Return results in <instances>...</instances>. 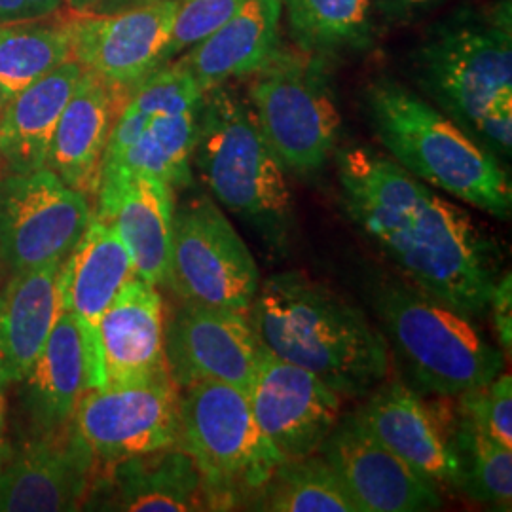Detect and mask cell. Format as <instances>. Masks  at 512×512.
Listing matches in <instances>:
<instances>
[{
    "label": "cell",
    "mask_w": 512,
    "mask_h": 512,
    "mask_svg": "<svg viewBox=\"0 0 512 512\" xmlns=\"http://www.w3.org/2000/svg\"><path fill=\"white\" fill-rule=\"evenodd\" d=\"M336 164L349 219L404 281L469 317L490 310L499 251L471 213L372 148H344Z\"/></svg>",
    "instance_id": "cell-1"
},
{
    "label": "cell",
    "mask_w": 512,
    "mask_h": 512,
    "mask_svg": "<svg viewBox=\"0 0 512 512\" xmlns=\"http://www.w3.org/2000/svg\"><path fill=\"white\" fill-rule=\"evenodd\" d=\"M247 317L262 348L310 370L342 397H366L387 380L384 334L348 298L304 272L260 281Z\"/></svg>",
    "instance_id": "cell-2"
},
{
    "label": "cell",
    "mask_w": 512,
    "mask_h": 512,
    "mask_svg": "<svg viewBox=\"0 0 512 512\" xmlns=\"http://www.w3.org/2000/svg\"><path fill=\"white\" fill-rule=\"evenodd\" d=\"M365 105L370 128L391 160L490 217L511 219L509 173L467 129L389 76L368 84Z\"/></svg>",
    "instance_id": "cell-3"
},
{
    "label": "cell",
    "mask_w": 512,
    "mask_h": 512,
    "mask_svg": "<svg viewBox=\"0 0 512 512\" xmlns=\"http://www.w3.org/2000/svg\"><path fill=\"white\" fill-rule=\"evenodd\" d=\"M194 164L211 198L255 230L275 255L293 245L285 167L258 128L249 99L228 84L203 93Z\"/></svg>",
    "instance_id": "cell-4"
},
{
    "label": "cell",
    "mask_w": 512,
    "mask_h": 512,
    "mask_svg": "<svg viewBox=\"0 0 512 512\" xmlns=\"http://www.w3.org/2000/svg\"><path fill=\"white\" fill-rule=\"evenodd\" d=\"M372 306L414 382L427 393L458 397L492 382L505 368L503 351L490 344L473 317L404 279H378Z\"/></svg>",
    "instance_id": "cell-5"
},
{
    "label": "cell",
    "mask_w": 512,
    "mask_h": 512,
    "mask_svg": "<svg viewBox=\"0 0 512 512\" xmlns=\"http://www.w3.org/2000/svg\"><path fill=\"white\" fill-rule=\"evenodd\" d=\"M412 71L437 109L471 135L501 99H512L509 2L492 12L463 10L431 27Z\"/></svg>",
    "instance_id": "cell-6"
},
{
    "label": "cell",
    "mask_w": 512,
    "mask_h": 512,
    "mask_svg": "<svg viewBox=\"0 0 512 512\" xmlns=\"http://www.w3.org/2000/svg\"><path fill=\"white\" fill-rule=\"evenodd\" d=\"M177 446L198 465L211 511L247 509L283 461L256 423L247 393L220 382L181 389Z\"/></svg>",
    "instance_id": "cell-7"
},
{
    "label": "cell",
    "mask_w": 512,
    "mask_h": 512,
    "mask_svg": "<svg viewBox=\"0 0 512 512\" xmlns=\"http://www.w3.org/2000/svg\"><path fill=\"white\" fill-rule=\"evenodd\" d=\"M319 57L275 48L249 76V105L277 160L296 175H313L329 162L342 116Z\"/></svg>",
    "instance_id": "cell-8"
},
{
    "label": "cell",
    "mask_w": 512,
    "mask_h": 512,
    "mask_svg": "<svg viewBox=\"0 0 512 512\" xmlns=\"http://www.w3.org/2000/svg\"><path fill=\"white\" fill-rule=\"evenodd\" d=\"M165 285L179 302L247 313L260 287L249 247L207 194L175 205Z\"/></svg>",
    "instance_id": "cell-9"
},
{
    "label": "cell",
    "mask_w": 512,
    "mask_h": 512,
    "mask_svg": "<svg viewBox=\"0 0 512 512\" xmlns=\"http://www.w3.org/2000/svg\"><path fill=\"white\" fill-rule=\"evenodd\" d=\"M90 202L50 169L0 177V264L16 274L63 262L92 222Z\"/></svg>",
    "instance_id": "cell-10"
},
{
    "label": "cell",
    "mask_w": 512,
    "mask_h": 512,
    "mask_svg": "<svg viewBox=\"0 0 512 512\" xmlns=\"http://www.w3.org/2000/svg\"><path fill=\"white\" fill-rule=\"evenodd\" d=\"M181 389L169 370L139 382L88 389L73 423L97 463H112L179 444Z\"/></svg>",
    "instance_id": "cell-11"
},
{
    "label": "cell",
    "mask_w": 512,
    "mask_h": 512,
    "mask_svg": "<svg viewBox=\"0 0 512 512\" xmlns=\"http://www.w3.org/2000/svg\"><path fill=\"white\" fill-rule=\"evenodd\" d=\"M353 414L374 439L439 492L442 488L459 492L461 465L452 440V397L429 403L403 382L385 380Z\"/></svg>",
    "instance_id": "cell-12"
},
{
    "label": "cell",
    "mask_w": 512,
    "mask_h": 512,
    "mask_svg": "<svg viewBox=\"0 0 512 512\" xmlns=\"http://www.w3.org/2000/svg\"><path fill=\"white\" fill-rule=\"evenodd\" d=\"M97 459L73 421L57 431L23 435L0 456V511H80Z\"/></svg>",
    "instance_id": "cell-13"
},
{
    "label": "cell",
    "mask_w": 512,
    "mask_h": 512,
    "mask_svg": "<svg viewBox=\"0 0 512 512\" xmlns=\"http://www.w3.org/2000/svg\"><path fill=\"white\" fill-rule=\"evenodd\" d=\"M177 8L179 0H154L114 14L71 12L73 59L129 95L167 63Z\"/></svg>",
    "instance_id": "cell-14"
},
{
    "label": "cell",
    "mask_w": 512,
    "mask_h": 512,
    "mask_svg": "<svg viewBox=\"0 0 512 512\" xmlns=\"http://www.w3.org/2000/svg\"><path fill=\"white\" fill-rule=\"evenodd\" d=\"M247 397L256 423L281 459L317 454L342 418V395L268 349L262 351Z\"/></svg>",
    "instance_id": "cell-15"
},
{
    "label": "cell",
    "mask_w": 512,
    "mask_h": 512,
    "mask_svg": "<svg viewBox=\"0 0 512 512\" xmlns=\"http://www.w3.org/2000/svg\"><path fill=\"white\" fill-rule=\"evenodd\" d=\"M262 344L241 311L179 302L165 323V359L179 389L220 382L249 391Z\"/></svg>",
    "instance_id": "cell-16"
},
{
    "label": "cell",
    "mask_w": 512,
    "mask_h": 512,
    "mask_svg": "<svg viewBox=\"0 0 512 512\" xmlns=\"http://www.w3.org/2000/svg\"><path fill=\"white\" fill-rule=\"evenodd\" d=\"M319 454L340 476L359 512L442 509L439 490L374 439L355 414L340 418Z\"/></svg>",
    "instance_id": "cell-17"
},
{
    "label": "cell",
    "mask_w": 512,
    "mask_h": 512,
    "mask_svg": "<svg viewBox=\"0 0 512 512\" xmlns=\"http://www.w3.org/2000/svg\"><path fill=\"white\" fill-rule=\"evenodd\" d=\"M86 511H211L202 473L183 448L97 463Z\"/></svg>",
    "instance_id": "cell-18"
},
{
    "label": "cell",
    "mask_w": 512,
    "mask_h": 512,
    "mask_svg": "<svg viewBox=\"0 0 512 512\" xmlns=\"http://www.w3.org/2000/svg\"><path fill=\"white\" fill-rule=\"evenodd\" d=\"M175 205V190L156 177L120 173L99 179L93 217L116 228L135 275L154 287L167 281Z\"/></svg>",
    "instance_id": "cell-19"
},
{
    "label": "cell",
    "mask_w": 512,
    "mask_h": 512,
    "mask_svg": "<svg viewBox=\"0 0 512 512\" xmlns=\"http://www.w3.org/2000/svg\"><path fill=\"white\" fill-rule=\"evenodd\" d=\"M165 323L162 294L141 277H131L97 327L103 387L139 382L169 370Z\"/></svg>",
    "instance_id": "cell-20"
},
{
    "label": "cell",
    "mask_w": 512,
    "mask_h": 512,
    "mask_svg": "<svg viewBox=\"0 0 512 512\" xmlns=\"http://www.w3.org/2000/svg\"><path fill=\"white\" fill-rule=\"evenodd\" d=\"M23 435L69 425L82 395L92 389V355L73 313L61 311L44 348L19 382Z\"/></svg>",
    "instance_id": "cell-21"
},
{
    "label": "cell",
    "mask_w": 512,
    "mask_h": 512,
    "mask_svg": "<svg viewBox=\"0 0 512 512\" xmlns=\"http://www.w3.org/2000/svg\"><path fill=\"white\" fill-rule=\"evenodd\" d=\"M128 97L101 76L84 71L59 116L44 169L95 200L110 133Z\"/></svg>",
    "instance_id": "cell-22"
},
{
    "label": "cell",
    "mask_w": 512,
    "mask_h": 512,
    "mask_svg": "<svg viewBox=\"0 0 512 512\" xmlns=\"http://www.w3.org/2000/svg\"><path fill=\"white\" fill-rule=\"evenodd\" d=\"M135 277L128 247L116 228L93 217L61 266V311L73 313L92 355V389L103 387L97 327L114 296Z\"/></svg>",
    "instance_id": "cell-23"
},
{
    "label": "cell",
    "mask_w": 512,
    "mask_h": 512,
    "mask_svg": "<svg viewBox=\"0 0 512 512\" xmlns=\"http://www.w3.org/2000/svg\"><path fill=\"white\" fill-rule=\"evenodd\" d=\"M61 266L12 274L0 289V385L19 384L35 365L61 315Z\"/></svg>",
    "instance_id": "cell-24"
},
{
    "label": "cell",
    "mask_w": 512,
    "mask_h": 512,
    "mask_svg": "<svg viewBox=\"0 0 512 512\" xmlns=\"http://www.w3.org/2000/svg\"><path fill=\"white\" fill-rule=\"evenodd\" d=\"M281 16V0H243L215 33L184 52L203 93L258 71L279 46Z\"/></svg>",
    "instance_id": "cell-25"
},
{
    "label": "cell",
    "mask_w": 512,
    "mask_h": 512,
    "mask_svg": "<svg viewBox=\"0 0 512 512\" xmlns=\"http://www.w3.org/2000/svg\"><path fill=\"white\" fill-rule=\"evenodd\" d=\"M84 73L76 59L14 95L0 116V169L33 173L44 169L59 116Z\"/></svg>",
    "instance_id": "cell-26"
},
{
    "label": "cell",
    "mask_w": 512,
    "mask_h": 512,
    "mask_svg": "<svg viewBox=\"0 0 512 512\" xmlns=\"http://www.w3.org/2000/svg\"><path fill=\"white\" fill-rule=\"evenodd\" d=\"M200 109L148 114L147 126L116 160L101 167L105 175H150L173 190L192 184V162L198 141ZM99 177V179H101Z\"/></svg>",
    "instance_id": "cell-27"
},
{
    "label": "cell",
    "mask_w": 512,
    "mask_h": 512,
    "mask_svg": "<svg viewBox=\"0 0 512 512\" xmlns=\"http://www.w3.org/2000/svg\"><path fill=\"white\" fill-rule=\"evenodd\" d=\"M296 50L327 59L365 50L374 33V0H281Z\"/></svg>",
    "instance_id": "cell-28"
},
{
    "label": "cell",
    "mask_w": 512,
    "mask_h": 512,
    "mask_svg": "<svg viewBox=\"0 0 512 512\" xmlns=\"http://www.w3.org/2000/svg\"><path fill=\"white\" fill-rule=\"evenodd\" d=\"M73 59L71 10L0 23V90L12 99Z\"/></svg>",
    "instance_id": "cell-29"
},
{
    "label": "cell",
    "mask_w": 512,
    "mask_h": 512,
    "mask_svg": "<svg viewBox=\"0 0 512 512\" xmlns=\"http://www.w3.org/2000/svg\"><path fill=\"white\" fill-rule=\"evenodd\" d=\"M264 512H359L340 476L319 452L283 459L247 507Z\"/></svg>",
    "instance_id": "cell-30"
},
{
    "label": "cell",
    "mask_w": 512,
    "mask_h": 512,
    "mask_svg": "<svg viewBox=\"0 0 512 512\" xmlns=\"http://www.w3.org/2000/svg\"><path fill=\"white\" fill-rule=\"evenodd\" d=\"M452 440L461 465L459 494L499 511H511L512 448L476 431L456 414Z\"/></svg>",
    "instance_id": "cell-31"
},
{
    "label": "cell",
    "mask_w": 512,
    "mask_h": 512,
    "mask_svg": "<svg viewBox=\"0 0 512 512\" xmlns=\"http://www.w3.org/2000/svg\"><path fill=\"white\" fill-rule=\"evenodd\" d=\"M458 420L512 448V378L501 370L492 382L452 397Z\"/></svg>",
    "instance_id": "cell-32"
},
{
    "label": "cell",
    "mask_w": 512,
    "mask_h": 512,
    "mask_svg": "<svg viewBox=\"0 0 512 512\" xmlns=\"http://www.w3.org/2000/svg\"><path fill=\"white\" fill-rule=\"evenodd\" d=\"M243 0H179L177 16L167 46V63L215 33Z\"/></svg>",
    "instance_id": "cell-33"
},
{
    "label": "cell",
    "mask_w": 512,
    "mask_h": 512,
    "mask_svg": "<svg viewBox=\"0 0 512 512\" xmlns=\"http://www.w3.org/2000/svg\"><path fill=\"white\" fill-rule=\"evenodd\" d=\"M478 143L484 147H492V152L511 154L512 147V99L497 101L492 109L488 110L473 131Z\"/></svg>",
    "instance_id": "cell-34"
},
{
    "label": "cell",
    "mask_w": 512,
    "mask_h": 512,
    "mask_svg": "<svg viewBox=\"0 0 512 512\" xmlns=\"http://www.w3.org/2000/svg\"><path fill=\"white\" fill-rule=\"evenodd\" d=\"M494 319L495 330L501 342V348L511 355L512 348V279L511 272L499 275L495 281L492 298H490V310Z\"/></svg>",
    "instance_id": "cell-35"
},
{
    "label": "cell",
    "mask_w": 512,
    "mask_h": 512,
    "mask_svg": "<svg viewBox=\"0 0 512 512\" xmlns=\"http://www.w3.org/2000/svg\"><path fill=\"white\" fill-rule=\"evenodd\" d=\"M440 0H374V10L389 23H404L431 10Z\"/></svg>",
    "instance_id": "cell-36"
},
{
    "label": "cell",
    "mask_w": 512,
    "mask_h": 512,
    "mask_svg": "<svg viewBox=\"0 0 512 512\" xmlns=\"http://www.w3.org/2000/svg\"><path fill=\"white\" fill-rule=\"evenodd\" d=\"M148 2H154V0H95V4L88 12L90 14H114V12L128 10L133 6L148 4Z\"/></svg>",
    "instance_id": "cell-37"
},
{
    "label": "cell",
    "mask_w": 512,
    "mask_h": 512,
    "mask_svg": "<svg viewBox=\"0 0 512 512\" xmlns=\"http://www.w3.org/2000/svg\"><path fill=\"white\" fill-rule=\"evenodd\" d=\"M6 420H8V403L4 397V387L0 385V456L6 446Z\"/></svg>",
    "instance_id": "cell-38"
},
{
    "label": "cell",
    "mask_w": 512,
    "mask_h": 512,
    "mask_svg": "<svg viewBox=\"0 0 512 512\" xmlns=\"http://www.w3.org/2000/svg\"><path fill=\"white\" fill-rule=\"evenodd\" d=\"M65 4L69 6V10L74 14H84L92 8L95 0H65Z\"/></svg>",
    "instance_id": "cell-39"
},
{
    "label": "cell",
    "mask_w": 512,
    "mask_h": 512,
    "mask_svg": "<svg viewBox=\"0 0 512 512\" xmlns=\"http://www.w3.org/2000/svg\"><path fill=\"white\" fill-rule=\"evenodd\" d=\"M10 99H8V95L0 90V116H2V110L6 107V103H8Z\"/></svg>",
    "instance_id": "cell-40"
}]
</instances>
